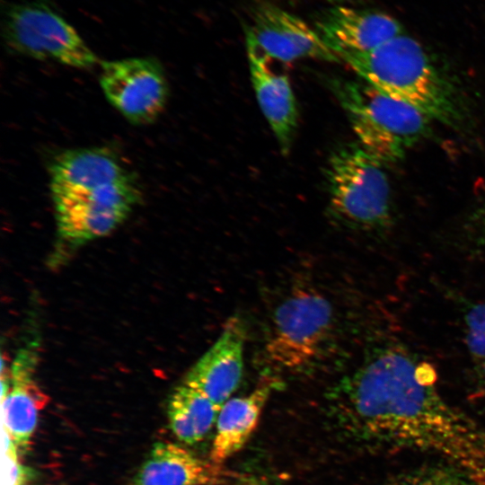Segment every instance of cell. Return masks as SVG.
<instances>
[{
    "label": "cell",
    "mask_w": 485,
    "mask_h": 485,
    "mask_svg": "<svg viewBox=\"0 0 485 485\" xmlns=\"http://www.w3.org/2000/svg\"><path fill=\"white\" fill-rule=\"evenodd\" d=\"M436 380L402 348H378L331 389L329 417L354 444L433 454L485 485V431L444 399Z\"/></svg>",
    "instance_id": "cell-1"
},
{
    "label": "cell",
    "mask_w": 485,
    "mask_h": 485,
    "mask_svg": "<svg viewBox=\"0 0 485 485\" xmlns=\"http://www.w3.org/2000/svg\"><path fill=\"white\" fill-rule=\"evenodd\" d=\"M379 92L410 104L430 119L449 126L460 120V105L452 85L422 45L405 32L366 51L339 56Z\"/></svg>",
    "instance_id": "cell-2"
},
{
    "label": "cell",
    "mask_w": 485,
    "mask_h": 485,
    "mask_svg": "<svg viewBox=\"0 0 485 485\" xmlns=\"http://www.w3.org/2000/svg\"><path fill=\"white\" fill-rule=\"evenodd\" d=\"M328 84L359 145L383 163L401 160L429 132L427 115L362 79L331 78Z\"/></svg>",
    "instance_id": "cell-3"
},
{
    "label": "cell",
    "mask_w": 485,
    "mask_h": 485,
    "mask_svg": "<svg viewBox=\"0 0 485 485\" xmlns=\"http://www.w3.org/2000/svg\"><path fill=\"white\" fill-rule=\"evenodd\" d=\"M328 214L335 223L372 231L392 218L391 188L383 163L359 144L336 148L325 167Z\"/></svg>",
    "instance_id": "cell-4"
},
{
    "label": "cell",
    "mask_w": 485,
    "mask_h": 485,
    "mask_svg": "<svg viewBox=\"0 0 485 485\" xmlns=\"http://www.w3.org/2000/svg\"><path fill=\"white\" fill-rule=\"evenodd\" d=\"M1 31L6 49L75 68H91L98 57L50 0L4 3Z\"/></svg>",
    "instance_id": "cell-5"
},
{
    "label": "cell",
    "mask_w": 485,
    "mask_h": 485,
    "mask_svg": "<svg viewBox=\"0 0 485 485\" xmlns=\"http://www.w3.org/2000/svg\"><path fill=\"white\" fill-rule=\"evenodd\" d=\"M333 325L330 301L313 287H295L274 313L266 355L281 369L302 371L322 356Z\"/></svg>",
    "instance_id": "cell-6"
},
{
    "label": "cell",
    "mask_w": 485,
    "mask_h": 485,
    "mask_svg": "<svg viewBox=\"0 0 485 485\" xmlns=\"http://www.w3.org/2000/svg\"><path fill=\"white\" fill-rule=\"evenodd\" d=\"M59 239L80 245L113 232L139 202L137 181L91 190H50Z\"/></svg>",
    "instance_id": "cell-7"
},
{
    "label": "cell",
    "mask_w": 485,
    "mask_h": 485,
    "mask_svg": "<svg viewBox=\"0 0 485 485\" xmlns=\"http://www.w3.org/2000/svg\"><path fill=\"white\" fill-rule=\"evenodd\" d=\"M100 84L108 101L130 123L148 125L165 109L169 84L161 62L153 57L101 63Z\"/></svg>",
    "instance_id": "cell-8"
},
{
    "label": "cell",
    "mask_w": 485,
    "mask_h": 485,
    "mask_svg": "<svg viewBox=\"0 0 485 485\" xmlns=\"http://www.w3.org/2000/svg\"><path fill=\"white\" fill-rule=\"evenodd\" d=\"M245 35L248 53L281 63L304 57L340 60L314 28L270 3H260L254 7Z\"/></svg>",
    "instance_id": "cell-9"
},
{
    "label": "cell",
    "mask_w": 485,
    "mask_h": 485,
    "mask_svg": "<svg viewBox=\"0 0 485 485\" xmlns=\"http://www.w3.org/2000/svg\"><path fill=\"white\" fill-rule=\"evenodd\" d=\"M245 337L242 320L238 316L231 317L216 341L190 368L184 380L219 409L230 399L242 380Z\"/></svg>",
    "instance_id": "cell-10"
},
{
    "label": "cell",
    "mask_w": 485,
    "mask_h": 485,
    "mask_svg": "<svg viewBox=\"0 0 485 485\" xmlns=\"http://www.w3.org/2000/svg\"><path fill=\"white\" fill-rule=\"evenodd\" d=\"M314 30L338 57L344 52L375 48L404 33L402 24L390 14L341 5L322 12Z\"/></svg>",
    "instance_id": "cell-11"
},
{
    "label": "cell",
    "mask_w": 485,
    "mask_h": 485,
    "mask_svg": "<svg viewBox=\"0 0 485 485\" xmlns=\"http://www.w3.org/2000/svg\"><path fill=\"white\" fill-rule=\"evenodd\" d=\"M251 78L259 105L283 154L291 149L298 125V110L288 75L279 61L248 53Z\"/></svg>",
    "instance_id": "cell-12"
},
{
    "label": "cell",
    "mask_w": 485,
    "mask_h": 485,
    "mask_svg": "<svg viewBox=\"0 0 485 485\" xmlns=\"http://www.w3.org/2000/svg\"><path fill=\"white\" fill-rule=\"evenodd\" d=\"M50 190H91L136 181L118 157L102 147L68 149L49 166Z\"/></svg>",
    "instance_id": "cell-13"
},
{
    "label": "cell",
    "mask_w": 485,
    "mask_h": 485,
    "mask_svg": "<svg viewBox=\"0 0 485 485\" xmlns=\"http://www.w3.org/2000/svg\"><path fill=\"white\" fill-rule=\"evenodd\" d=\"M23 348L16 357L11 384L4 397V418L7 433L16 449L28 448L35 431L39 412L46 405L48 397L33 379L36 366L34 349Z\"/></svg>",
    "instance_id": "cell-14"
},
{
    "label": "cell",
    "mask_w": 485,
    "mask_h": 485,
    "mask_svg": "<svg viewBox=\"0 0 485 485\" xmlns=\"http://www.w3.org/2000/svg\"><path fill=\"white\" fill-rule=\"evenodd\" d=\"M271 375H264L248 394L230 398L220 409L210 459L221 464L240 451L257 428L271 392L279 385Z\"/></svg>",
    "instance_id": "cell-15"
},
{
    "label": "cell",
    "mask_w": 485,
    "mask_h": 485,
    "mask_svg": "<svg viewBox=\"0 0 485 485\" xmlns=\"http://www.w3.org/2000/svg\"><path fill=\"white\" fill-rule=\"evenodd\" d=\"M221 478L216 464L177 444L157 442L129 485H215Z\"/></svg>",
    "instance_id": "cell-16"
},
{
    "label": "cell",
    "mask_w": 485,
    "mask_h": 485,
    "mask_svg": "<svg viewBox=\"0 0 485 485\" xmlns=\"http://www.w3.org/2000/svg\"><path fill=\"white\" fill-rule=\"evenodd\" d=\"M219 410L204 393L183 382L172 392L167 413L175 436L187 445H193L211 430Z\"/></svg>",
    "instance_id": "cell-17"
},
{
    "label": "cell",
    "mask_w": 485,
    "mask_h": 485,
    "mask_svg": "<svg viewBox=\"0 0 485 485\" xmlns=\"http://www.w3.org/2000/svg\"><path fill=\"white\" fill-rule=\"evenodd\" d=\"M384 485H478L465 472L447 462L403 471Z\"/></svg>",
    "instance_id": "cell-18"
},
{
    "label": "cell",
    "mask_w": 485,
    "mask_h": 485,
    "mask_svg": "<svg viewBox=\"0 0 485 485\" xmlns=\"http://www.w3.org/2000/svg\"><path fill=\"white\" fill-rule=\"evenodd\" d=\"M464 322L468 351L480 363L485 359V304L473 305L466 313Z\"/></svg>",
    "instance_id": "cell-19"
},
{
    "label": "cell",
    "mask_w": 485,
    "mask_h": 485,
    "mask_svg": "<svg viewBox=\"0 0 485 485\" xmlns=\"http://www.w3.org/2000/svg\"><path fill=\"white\" fill-rule=\"evenodd\" d=\"M477 379V395L485 404V359L479 363Z\"/></svg>",
    "instance_id": "cell-20"
},
{
    "label": "cell",
    "mask_w": 485,
    "mask_h": 485,
    "mask_svg": "<svg viewBox=\"0 0 485 485\" xmlns=\"http://www.w3.org/2000/svg\"><path fill=\"white\" fill-rule=\"evenodd\" d=\"M240 485H273L271 481L262 477L244 478Z\"/></svg>",
    "instance_id": "cell-21"
},
{
    "label": "cell",
    "mask_w": 485,
    "mask_h": 485,
    "mask_svg": "<svg viewBox=\"0 0 485 485\" xmlns=\"http://www.w3.org/2000/svg\"><path fill=\"white\" fill-rule=\"evenodd\" d=\"M484 225H485V219H484Z\"/></svg>",
    "instance_id": "cell-22"
}]
</instances>
